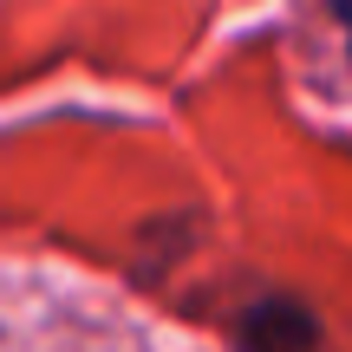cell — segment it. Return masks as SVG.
<instances>
[{"mask_svg":"<svg viewBox=\"0 0 352 352\" xmlns=\"http://www.w3.org/2000/svg\"><path fill=\"white\" fill-rule=\"evenodd\" d=\"M333 7H340V20H346V33H352V0H333Z\"/></svg>","mask_w":352,"mask_h":352,"instance_id":"obj_2","label":"cell"},{"mask_svg":"<svg viewBox=\"0 0 352 352\" xmlns=\"http://www.w3.org/2000/svg\"><path fill=\"white\" fill-rule=\"evenodd\" d=\"M241 340H248V352H307L314 346V314L294 300H261L241 320Z\"/></svg>","mask_w":352,"mask_h":352,"instance_id":"obj_1","label":"cell"}]
</instances>
